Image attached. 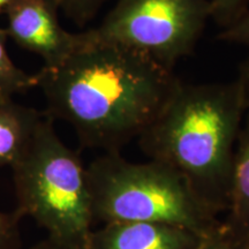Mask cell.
<instances>
[{"label":"cell","mask_w":249,"mask_h":249,"mask_svg":"<svg viewBox=\"0 0 249 249\" xmlns=\"http://www.w3.org/2000/svg\"><path fill=\"white\" fill-rule=\"evenodd\" d=\"M194 249H249V241L238 238L222 225L204 235Z\"/></svg>","instance_id":"cell-13"},{"label":"cell","mask_w":249,"mask_h":249,"mask_svg":"<svg viewBox=\"0 0 249 249\" xmlns=\"http://www.w3.org/2000/svg\"><path fill=\"white\" fill-rule=\"evenodd\" d=\"M17 213L8 214L0 211V249H21Z\"/></svg>","instance_id":"cell-14"},{"label":"cell","mask_w":249,"mask_h":249,"mask_svg":"<svg viewBox=\"0 0 249 249\" xmlns=\"http://www.w3.org/2000/svg\"><path fill=\"white\" fill-rule=\"evenodd\" d=\"M247 105L240 80L181 82L160 116L139 136L151 160L176 171L218 216L229 209L233 156Z\"/></svg>","instance_id":"cell-2"},{"label":"cell","mask_w":249,"mask_h":249,"mask_svg":"<svg viewBox=\"0 0 249 249\" xmlns=\"http://www.w3.org/2000/svg\"><path fill=\"white\" fill-rule=\"evenodd\" d=\"M58 11L54 0H17L5 12L7 36L20 48L42 57L45 67L57 66L83 49L80 33L65 30Z\"/></svg>","instance_id":"cell-6"},{"label":"cell","mask_w":249,"mask_h":249,"mask_svg":"<svg viewBox=\"0 0 249 249\" xmlns=\"http://www.w3.org/2000/svg\"><path fill=\"white\" fill-rule=\"evenodd\" d=\"M15 1H17V0H0V13H5L6 9H7L12 4H14Z\"/></svg>","instance_id":"cell-18"},{"label":"cell","mask_w":249,"mask_h":249,"mask_svg":"<svg viewBox=\"0 0 249 249\" xmlns=\"http://www.w3.org/2000/svg\"><path fill=\"white\" fill-rule=\"evenodd\" d=\"M44 116L12 98L0 101V167H12L20 160Z\"/></svg>","instance_id":"cell-9"},{"label":"cell","mask_w":249,"mask_h":249,"mask_svg":"<svg viewBox=\"0 0 249 249\" xmlns=\"http://www.w3.org/2000/svg\"><path fill=\"white\" fill-rule=\"evenodd\" d=\"M59 6V9H62L74 22L83 26L93 18L99 8L102 7L107 0H54Z\"/></svg>","instance_id":"cell-12"},{"label":"cell","mask_w":249,"mask_h":249,"mask_svg":"<svg viewBox=\"0 0 249 249\" xmlns=\"http://www.w3.org/2000/svg\"><path fill=\"white\" fill-rule=\"evenodd\" d=\"M35 76L46 116L70 124L81 147L104 152L139 139L181 85L173 70L113 45L82 49Z\"/></svg>","instance_id":"cell-1"},{"label":"cell","mask_w":249,"mask_h":249,"mask_svg":"<svg viewBox=\"0 0 249 249\" xmlns=\"http://www.w3.org/2000/svg\"><path fill=\"white\" fill-rule=\"evenodd\" d=\"M12 170L20 218L31 217L53 240L88 249L93 222L87 166L59 138L53 119L45 114Z\"/></svg>","instance_id":"cell-4"},{"label":"cell","mask_w":249,"mask_h":249,"mask_svg":"<svg viewBox=\"0 0 249 249\" xmlns=\"http://www.w3.org/2000/svg\"><path fill=\"white\" fill-rule=\"evenodd\" d=\"M92 222L160 223L207 235L222 225L171 167L104 152L87 166Z\"/></svg>","instance_id":"cell-3"},{"label":"cell","mask_w":249,"mask_h":249,"mask_svg":"<svg viewBox=\"0 0 249 249\" xmlns=\"http://www.w3.org/2000/svg\"><path fill=\"white\" fill-rule=\"evenodd\" d=\"M209 18V0H118L98 27L80 35L83 49L120 46L173 70L194 51Z\"/></svg>","instance_id":"cell-5"},{"label":"cell","mask_w":249,"mask_h":249,"mask_svg":"<svg viewBox=\"0 0 249 249\" xmlns=\"http://www.w3.org/2000/svg\"><path fill=\"white\" fill-rule=\"evenodd\" d=\"M7 33L0 28V101L12 98L18 92L37 86L35 75H29L26 71L18 68L11 60L6 50Z\"/></svg>","instance_id":"cell-10"},{"label":"cell","mask_w":249,"mask_h":249,"mask_svg":"<svg viewBox=\"0 0 249 249\" xmlns=\"http://www.w3.org/2000/svg\"><path fill=\"white\" fill-rule=\"evenodd\" d=\"M238 79L240 80L242 88H244L246 105H247V111H249V54L239 66Z\"/></svg>","instance_id":"cell-16"},{"label":"cell","mask_w":249,"mask_h":249,"mask_svg":"<svg viewBox=\"0 0 249 249\" xmlns=\"http://www.w3.org/2000/svg\"><path fill=\"white\" fill-rule=\"evenodd\" d=\"M211 18L220 27L234 23L249 8V0H209Z\"/></svg>","instance_id":"cell-11"},{"label":"cell","mask_w":249,"mask_h":249,"mask_svg":"<svg viewBox=\"0 0 249 249\" xmlns=\"http://www.w3.org/2000/svg\"><path fill=\"white\" fill-rule=\"evenodd\" d=\"M204 235L160 223H111L92 230L88 249H194Z\"/></svg>","instance_id":"cell-7"},{"label":"cell","mask_w":249,"mask_h":249,"mask_svg":"<svg viewBox=\"0 0 249 249\" xmlns=\"http://www.w3.org/2000/svg\"><path fill=\"white\" fill-rule=\"evenodd\" d=\"M29 249H83V248H79V247H75V246H71L67 244H62V242L53 240V239L49 238L48 236L45 240L34 245L33 247Z\"/></svg>","instance_id":"cell-17"},{"label":"cell","mask_w":249,"mask_h":249,"mask_svg":"<svg viewBox=\"0 0 249 249\" xmlns=\"http://www.w3.org/2000/svg\"><path fill=\"white\" fill-rule=\"evenodd\" d=\"M218 39L249 48V8L234 23L224 28L218 34Z\"/></svg>","instance_id":"cell-15"},{"label":"cell","mask_w":249,"mask_h":249,"mask_svg":"<svg viewBox=\"0 0 249 249\" xmlns=\"http://www.w3.org/2000/svg\"><path fill=\"white\" fill-rule=\"evenodd\" d=\"M226 213L224 226L232 234L249 241V111L236 139Z\"/></svg>","instance_id":"cell-8"}]
</instances>
